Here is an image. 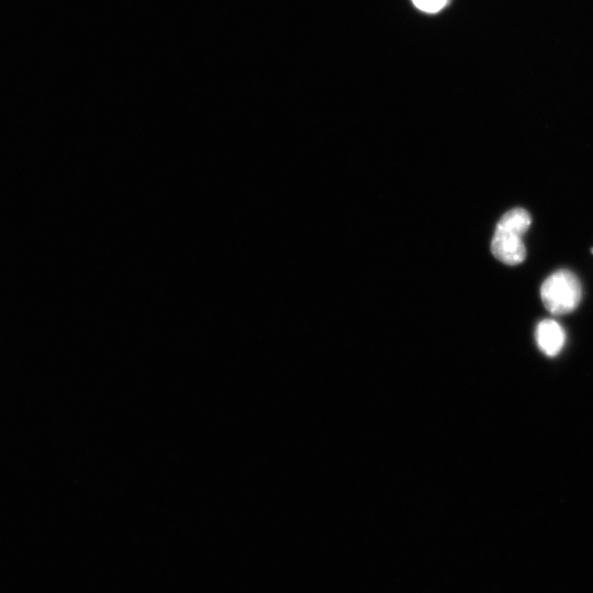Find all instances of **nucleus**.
Instances as JSON below:
<instances>
[{"mask_svg":"<svg viewBox=\"0 0 593 593\" xmlns=\"http://www.w3.org/2000/svg\"><path fill=\"white\" fill-rule=\"evenodd\" d=\"M541 298L553 316H566L579 307L583 299V287L573 272L557 271L543 283Z\"/></svg>","mask_w":593,"mask_h":593,"instance_id":"f257e3e1","label":"nucleus"},{"mask_svg":"<svg viewBox=\"0 0 593 593\" xmlns=\"http://www.w3.org/2000/svg\"><path fill=\"white\" fill-rule=\"evenodd\" d=\"M415 5L425 13H438L446 4L447 0H413Z\"/></svg>","mask_w":593,"mask_h":593,"instance_id":"39448f33","label":"nucleus"},{"mask_svg":"<svg viewBox=\"0 0 593 593\" xmlns=\"http://www.w3.org/2000/svg\"><path fill=\"white\" fill-rule=\"evenodd\" d=\"M591 252L593 253V249L591 250Z\"/></svg>","mask_w":593,"mask_h":593,"instance_id":"423d86ee","label":"nucleus"},{"mask_svg":"<svg viewBox=\"0 0 593 593\" xmlns=\"http://www.w3.org/2000/svg\"><path fill=\"white\" fill-rule=\"evenodd\" d=\"M532 218L529 212L522 208L512 209L498 222L497 227L518 232L524 236L531 227Z\"/></svg>","mask_w":593,"mask_h":593,"instance_id":"20e7f679","label":"nucleus"},{"mask_svg":"<svg viewBox=\"0 0 593 593\" xmlns=\"http://www.w3.org/2000/svg\"><path fill=\"white\" fill-rule=\"evenodd\" d=\"M536 343L548 357H555L564 349L566 332L557 321L546 319L537 324Z\"/></svg>","mask_w":593,"mask_h":593,"instance_id":"7ed1b4c3","label":"nucleus"},{"mask_svg":"<svg viewBox=\"0 0 593 593\" xmlns=\"http://www.w3.org/2000/svg\"><path fill=\"white\" fill-rule=\"evenodd\" d=\"M522 234L500 227L496 228L491 242V252L497 260L507 265H518L527 259V248Z\"/></svg>","mask_w":593,"mask_h":593,"instance_id":"f03ea898","label":"nucleus"}]
</instances>
